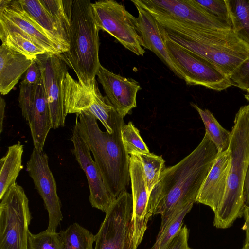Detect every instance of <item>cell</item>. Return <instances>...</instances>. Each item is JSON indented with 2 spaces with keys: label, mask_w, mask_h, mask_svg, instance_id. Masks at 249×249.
<instances>
[{
  "label": "cell",
  "mask_w": 249,
  "mask_h": 249,
  "mask_svg": "<svg viewBox=\"0 0 249 249\" xmlns=\"http://www.w3.org/2000/svg\"><path fill=\"white\" fill-rule=\"evenodd\" d=\"M23 145L20 142L8 147L5 156L0 160V199L10 187L15 184L19 172L23 169L22 156Z\"/></svg>",
  "instance_id": "603a6c76"
},
{
  "label": "cell",
  "mask_w": 249,
  "mask_h": 249,
  "mask_svg": "<svg viewBox=\"0 0 249 249\" xmlns=\"http://www.w3.org/2000/svg\"><path fill=\"white\" fill-rule=\"evenodd\" d=\"M0 203V249H28L31 215L23 188L11 186Z\"/></svg>",
  "instance_id": "8992f818"
},
{
  "label": "cell",
  "mask_w": 249,
  "mask_h": 249,
  "mask_svg": "<svg viewBox=\"0 0 249 249\" xmlns=\"http://www.w3.org/2000/svg\"><path fill=\"white\" fill-rule=\"evenodd\" d=\"M243 196L245 206L249 207V164L246 171L244 180Z\"/></svg>",
  "instance_id": "8d00e7d4"
},
{
  "label": "cell",
  "mask_w": 249,
  "mask_h": 249,
  "mask_svg": "<svg viewBox=\"0 0 249 249\" xmlns=\"http://www.w3.org/2000/svg\"><path fill=\"white\" fill-rule=\"evenodd\" d=\"M230 162L229 149L218 153L196 200L198 203L209 206L214 213L220 206L226 193Z\"/></svg>",
  "instance_id": "ffe728a7"
},
{
  "label": "cell",
  "mask_w": 249,
  "mask_h": 249,
  "mask_svg": "<svg viewBox=\"0 0 249 249\" xmlns=\"http://www.w3.org/2000/svg\"><path fill=\"white\" fill-rule=\"evenodd\" d=\"M140 159L143 170L147 187L150 194L158 183L161 173L166 168L165 161L161 156L153 153L136 154Z\"/></svg>",
  "instance_id": "f1b7e54d"
},
{
  "label": "cell",
  "mask_w": 249,
  "mask_h": 249,
  "mask_svg": "<svg viewBox=\"0 0 249 249\" xmlns=\"http://www.w3.org/2000/svg\"><path fill=\"white\" fill-rule=\"evenodd\" d=\"M24 9L61 48L63 53L69 49L53 17L42 0H18Z\"/></svg>",
  "instance_id": "7402d4cb"
},
{
  "label": "cell",
  "mask_w": 249,
  "mask_h": 249,
  "mask_svg": "<svg viewBox=\"0 0 249 249\" xmlns=\"http://www.w3.org/2000/svg\"><path fill=\"white\" fill-rule=\"evenodd\" d=\"M19 106L29 126L34 148L43 151L52 124L42 78L34 85L22 81L19 86Z\"/></svg>",
  "instance_id": "8fae6325"
},
{
  "label": "cell",
  "mask_w": 249,
  "mask_h": 249,
  "mask_svg": "<svg viewBox=\"0 0 249 249\" xmlns=\"http://www.w3.org/2000/svg\"><path fill=\"white\" fill-rule=\"evenodd\" d=\"M36 59L42 72L52 128L63 127L68 114L63 91V81L68 73L66 64L58 55L48 53L38 55Z\"/></svg>",
  "instance_id": "9a60e30c"
},
{
  "label": "cell",
  "mask_w": 249,
  "mask_h": 249,
  "mask_svg": "<svg viewBox=\"0 0 249 249\" xmlns=\"http://www.w3.org/2000/svg\"><path fill=\"white\" fill-rule=\"evenodd\" d=\"M6 103L1 97L0 98V133L1 134L3 129V123L4 118L5 107Z\"/></svg>",
  "instance_id": "74e56055"
},
{
  "label": "cell",
  "mask_w": 249,
  "mask_h": 249,
  "mask_svg": "<svg viewBox=\"0 0 249 249\" xmlns=\"http://www.w3.org/2000/svg\"><path fill=\"white\" fill-rule=\"evenodd\" d=\"M231 28L249 45V0H225Z\"/></svg>",
  "instance_id": "cb8c5ba5"
},
{
  "label": "cell",
  "mask_w": 249,
  "mask_h": 249,
  "mask_svg": "<svg viewBox=\"0 0 249 249\" xmlns=\"http://www.w3.org/2000/svg\"><path fill=\"white\" fill-rule=\"evenodd\" d=\"M131 1L154 16L194 26L232 29L228 24L209 14L195 0H131Z\"/></svg>",
  "instance_id": "4fadbf2b"
},
{
  "label": "cell",
  "mask_w": 249,
  "mask_h": 249,
  "mask_svg": "<svg viewBox=\"0 0 249 249\" xmlns=\"http://www.w3.org/2000/svg\"><path fill=\"white\" fill-rule=\"evenodd\" d=\"M71 151L84 171L89 189V200L92 207L106 213L116 198L108 191L87 144L74 126L71 137Z\"/></svg>",
  "instance_id": "2e32d148"
},
{
  "label": "cell",
  "mask_w": 249,
  "mask_h": 249,
  "mask_svg": "<svg viewBox=\"0 0 249 249\" xmlns=\"http://www.w3.org/2000/svg\"><path fill=\"white\" fill-rule=\"evenodd\" d=\"M229 150L227 189L220 206L214 213L213 225L219 229L229 228L243 216V183L249 164V104L241 107L235 115Z\"/></svg>",
  "instance_id": "277c9868"
},
{
  "label": "cell",
  "mask_w": 249,
  "mask_h": 249,
  "mask_svg": "<svg viewBox=\"0 0 249 249\" xmlns=\"http://www.w3.org/2000/svg\"><path fill=\"white\" fill-rule=\"evenodd\" d=\"M64 101L67 114L88 111L99 120L111 134L113 119L118 113L107 97L101 93L95 78L83 82L68 73L63 84Z\"/></svg>",
  "instance_id": "ba28073f"
},
{
  "label": "cell",
  "mask_w": 249,
  "mask_h": 249,
  "mask_svg": "<svg viewBox=\"0 0 249 249\" xmlns=\"http://www.w3.org/2000/svg\"><path fill=\"white\" fill-rule=\"evenodd\" d=\"M154 17L172 40L212 63L229 78L249 57V45L239 38L232 29L194 26Z\"/></svg>",
  "instance_id": "7a4b0ae2"
},
{
  "label": "cell",
  "mask_w": 249,
  "mask_h": 249,
  "mask_svg": "<svg viewBox=\"0 0 249 249\" xmlns=\"http://www.w3.org/2000/svg\"><path fill=\"white\" fill-rule=\"evenodd\" d=\"M193 206V203L188 204L175 212L159 232L155 243L149 249H165L182 228L183 219Z\"/></svg>",
  "instance_id": "4316f807"
},
{
  "label": "cell",
  "mask_w": 249,
  "mask_h": 249,
  "mask_svg": "<svg viewBox=\"0 0 249 249\" xmlns=\"http://www.w3.org/2000/svg\"><path fill=\"white\" fill-rule=\"evenodd\" d=\"M92 7L99 30L107 32L137 55L143 56L145 51L136 28V17L124 5L113 0H102L92 3Z\"/></svg>",
  "instance_id": "9c48e42d"
},
{
  "label": "cell",
  "mask_w": 249,
  "mask_h": 249,
  "mask_svg": "<svg viewBox=\"0 0 249 249\" xmlns=\"http://www.w3.org/2000/svg\"><path fill=\"white\" fill-rule=\"evenodd\" d=\"M26 170L48 212L49 223L47 230L56 231L63 215L56 181L49 166L48 155L44 151L34 148L26 164Z\"/></svg>",
  "instance_id": "5bb4252c"
},
{
  "label": "cell",
  "mask_w": 249,
  "mask_h": 249,
  "mask_svg": "<svg viewBox=\"0 0 249 249\" xmlns=\"http://www.w3.org/2000/svg\"><path fill=\"white\" fill-rule=\"evenodd\" d=\"M164 39L170 57L187 85H201L217 91L232 86L230 78L219 68L172 40L165 29Z\"/></svg>",
  "instance_id": "52a82bcc"
},
{
  "label": "cell",
  "mask_w": 249,
  "mask_h": 249,
  "mask_svg": "<svg viewBox=\"0 0 249 249\" xmlns=\"http://www.w3.org/2000/svg\"><path fill=\"white\" fill-rule=\"evenodd\" d=\"M28 249H62L59 233L47 229L37 234L30 232Z\"/></svg>",
  "instance_id": "4dcf8cb0"
},
{
  "label": "cell",
  "mask_w": 249,
  "mask_h": 249,
  "mask_svg": "<svg viewBox=\"0 0 249 249\" xmlns=\"http://www.w3.org/2000/svg\"><path fill=\"white\" fill-rule=\"evenodd\" d=\"M121 136L125 151L129 155L150 153L140 134L139 130L132 122L123 125Z\"/></svg>",
  "instance_id": "f546056e"
},
{
  "label": "cell",
  "mask_w": 249,
  "mask_h": 249,
  "mask_svg": "<svg viewBox=\"0 0 249 249\" xmlns=\"http://www.w3.org/2000/svg\"><path fill=\"white\" fill-rule=\"evenodd\" d=\"M99 31L91 1L73 0L69 49L58 56L74 71L79 81L95 78L101 65Z\"/></svg>",
  "instance_id": "5b68a950"
},
{
  "label": "cell",
  "mask_w": 249,
  "mask_h": 249,
  "mask_svg": "<svg viewBox=\"0 0 249 249\" xmlns=\"http://www.w3.org/2000/svg\"><path fill=\"white\" fill-rule=\"evenodd\" d=\"M0 31L16 32L47 53L57 55L62 49L24 9L18 0H0Z\"/></svg>",
  "instance_id": "7c38bea8"
},
{
  "label": "cell",
  "mask_w": 249,
  "mask_h": 249,
  "mask_svg": "<svg viewBox=\"0 0 249 249\" xmlns=\"http://www.w3.org/2000/svg\"><path fill=\"white\" fill-rule=\"evenodd\" d=\"M232 85L246 92L249 90V57L230 76Z\"/></svg>",
  "instance_id": "d6a6232c"
},
{
  "label": "cell",
  "mask_w": 249,
  "mask_h": 249,
  "mask_svg": "<svg viewBox=\"0 0 249 249\" xmlns=\"http://www.w3.org/2000/svg\"><path fill=\"white\" fill-rule=\"evenodd\" d=\"M42 78L41 69L36 59L34 60L26 71L25 75L22 81L27 84L34 85L39 82Z\"/></svg>",
  "instance_id": "e575fe53"
},
{
  "label": "cell",
  "mask_w": 249,
  "mask_h": 249,
  "mask_svg": "<svg viewBox=\"0 0 249 249\" xmlns=\"http://www.w3.org/2000/svg\"><path fill=\"white\" fill-rule=\"evenodd\" d=\"M129 170L133 199L131 218L133 249H137L142 241L148 220L152 214L148 211L150 194L142 166L135 155H129Z\"/></svg>",
  "instance_id": "e0dca14e"
},
{
  "label": "cell",
  "mask_w": 249,
  "mask_h": 249,
  "mask_svg": "<svg viewBox=\"0 0 249 249\" xmlns=\"http://www.w3.org/2000/svg\"><path fill=\"white\" fill-rule=\"evenodd\" d=\"M241 249H245L244 247H243L242 248H241Z\"/></svg>",
  "instance_id": "ab89813d"
},
{
  "label": "cell",
  "mask_w": 249,
  "mask_h": 249,
  "mask_svg": "<svg viewBox=\"0 0 249 249\" xmlns=\"http://www.w3.org/2000/svg\"><path fill=\"white\" fill-rule=\"evenodd\" d=\"M195 1L209 14L226 23L231 28L230 15L225 0H195Z\"/></svg>",
  "instance_id": "1f68e13d"
},
{
  "label": "cell",
  "mask_w": 249,
  "mask_h": 249,
  "mask_svg": "<svg viewBox=\"0 0 249 249\" xmlns=\"http://www.w3.org/2000/svg\"><path fill=\"white\" fill-rule=\"evenodd\" d=\"M218 154L216 147L205 133L190 154L163 170L150 194L147 207L152 215H161L159 231L175 212L196 202Z\"/></svg>",
  "instance_id": "6da1fadb"
},
{
  "label": "cell",
  "mask_w": 249,
  "mask_h": 249,
  "mask_svg": "<svg viewBox=\"0 0 249 249\" xmlns=\"http://www.w3.org/2000/svg\"><path fill=\"white\" fill-rule=\"evenodd\" d=\"M59 234L62 249H94L95 235L77 222Z\"/></svg>",
  "instance_id": "484cf974"
},
{
  "label": "cell",
  "mask_w": 249,
  "mask_h": 249,
  "mask_svg": "<svg viewBox=\"0 0 249 249\" xmlns=\"http://www.w3.org/2000/svg\"><path fill=\"white\" fill-rule=\"evenodd\" d=\"M187 249H192L188 247Z\"/></svg>",
  "instance_id": "60d3db41"
},
{
  "label": "cell",
  "mask_w": 249,
  "mask_h": 249,
  "mask_svg": "<svg viewBox=\"0 0 249 249\" xmlns=\"http://www.w3.org/2000/svg\"><path fill=\"white\" fill-rule=\"evenodd\" d=\"M96 76L106 96L121 116L124 117L136 107L137 94L142 89L137 81L115 74L101 64Z\"/></svg>",
  "instance_id": "ac0fdd59"
},
{
  "label": "cell",
  "mask_w": 249,
  "mask_h": 249,
  "mask_svg": "<svg viewBox=\"0 0 249 249\" xmlns=\"http://www.w3.org/2000/svg\"><path fill=\"white\" fill-rule=\"evenodd\" d=\"M2 44L30 59L34 60L38 55L47 53L29 39L16 32L0 31Z\"/></svg>",
  "instance_id": "83f0119b"
},
{
  "label": "cell",
  "mask_w": 249,
  "mask_h": 249,
  "mask_svg": "<svg viewBox=\"0 0 249 249\" xmlns=\"http://www.w3.org/2000/svg\"><path fill=\"white\" fill-rule=\"evenodd\" d=\"M33 61L1 44L0 47V92L1 95H6L13 89Z\"/></svg>",
  "instance_id": "44dd1931"
},
{
  "label": "cell",
  "mask_w": 249,
  "mask_h": 249,
  "mask_svg": "<svg viewBox=\"0 0 249 249\" xmlns=\"http://www.w3.org/2000/svg\"><path fill=\"white\" fill-rule=\"evenodd\" d=\"M97 119L90 112L76 114L74 127L93 155L94 161L106 187L116 198L129 185V157L124 146L121 129L124 117L117 113L115 116L110 134L102 131Z\"/></svg>",
  "instance_id": "3957f363"
},
{
  "label": "cell",
  "mask_w": 249,
  "mask_h": 249,
  "mask_svg": "<svg viewBox=\"0 0 249 249\" xmlns=\"http://www.w3.org/2000/svg\"><path fill=\"white\" fill-rule=\"evenodd\" d=\"M243 216L245 222L243 229L246 232V239L243 247L246 249H249V207L245 206Z\"/></svg>",
  "instance_id": "d590c367"
},
{
  "label": "cell",
  "mask_w": 249,
  "mask_h": 249,
  "mask_svg": "<svg viewBox=\"0 0 249 249\" xmlns=\"http://www.w3.org/2000/svg\"><path fill=\"white\" fill-rule=\"evenodd\" d=\"M132 194L126 191L116 198L95 235L94 249H133Z\"/></svg>",
  "instance_id": "30bf717a"
},
{
  "label": "cell",
  "mask_w": 249,
  "mask_h": 249,
  "mask_svg": "<svg viewBox=\"0 0 249 249\" xmlns=\"http://www.w3.org/2000/svg\"><path fill=\"white\" fill-rule=\"evenodd\" d=\"M245 98L249 103V90L247 91V94L245 95Z\"/></svg>",
  "instance_id": "f35d334b"
},
{
  "label": "cell",
  "mask_w": 249,
  "mask_h": 249,
  "mask_svg": "<svg viewBox=\"0 0 249 249\" xmlns=\"http://www.w3.org/2000/svg\"><path fill=\"white\" fill-rule=\"evenodd\" d=\"M133 4L138 12L135 26L142 39L143 47L154 53L176 76L183 79L170 57L164 41V28L148 10Z\"/></svg>",
  "instance_id": "d6986e66"
},
{
  "label": "cell",
  "mask_w": 249,
  "mask_h": 249,
  "mask_svg": "<svg viewBox=\"0 0 249 249\" xmlns=\"http://www.w3.org/2000/svg\"><path fill=\"white\" fill-rule=\"evenodd\" d=\"M191 105L199 113L205 127V133L216 147L218 153L227 150L230 142L231 132L219 124L210 111L202 109L194 103Z\"/></svg>",
  "instance_id": "d4e9b609"
},
{
  "label": "cell",
  "mask_w": 249,
  "mask_h": 249,
  "mask_svg": "<svg viewBox=\"0 0 249 249\" xmlns=\"http://www.w3.org/2000/svg\"><path fill=\"white\" fill-rule=\"evenodd\" d=\"M188 237L189 230L184 226L165 249H187Z\"/></svg>",
  "instance_id": "836d02e7"
}]
</instances>
